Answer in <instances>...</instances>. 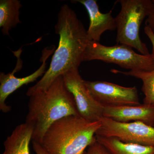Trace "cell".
Masks as SVG:
<instances>
[{"label": "cell", "mask_w": 154, "mask_h": 154, "mask_svg": "<svg viewBox=\"0 0 154 154\" xmlns=\"http://www.w3.org/2000/svg\"><path fill=\"white\" fill-rule=\"evenodd\" d=\"M153 126L154 127V125H153Z\"/></svg>", "instance_id": "cell-20"}, {"label": "cell", "mask_w": 154, "mask_h": 154, "mask_svg": "<svg viewBox=\"0 0 154 154\" xmlns=\"http://www.w3.org/2000/svg\"><path fill=\"white\" fill-rule=\"evenodd\" d=\"M33 130L32 126L26 122L16 126L4 142L5 150L2 154H30Z\"/></svg>", "instance_id": "cell-12"}, {"label": "cell", "mask_w": 154, "mask_h": 154, "mask_svg": "<svg viewBox=\"0 0 154 154\" xmlns=\"http://www.w3.org/2000/svg\"><path fill=\"white\" fill-rule=\"evenodd\" d=\"M101 121H90L80 116H66L53 123L40 144L49 154H84L96 140Z\"/></svg>", "instance_id": "cell-3"}, {"label": "cell", "mask_w": 154, "mask_h": 154, "mask_svg": "<svg viewBox=\"0 0 154 154\" xmlns=\"http://www.w3.org/2000/svg\"><path fill=\"white\" fill-rule=\"evenodd\" d=\"M67 88L74 98L80 116L90 121H99L103 117L104 106L89 93L79 69H73L63 75Z\"/></svg>", "instance_id": "cell-8"}, {"label": "cell", "mask_w": 154, "mask_h": 154, "mask_svg": "<svg viewBox=\"0 0 154 154\" xmlns=\"http://www.w3.org/2000/svg\"><path fill=\"white\" fill-rule=\"evenodd\" d=\"M153 7L152 11L147 17L145 22L146 26L149 27L154 33V0H152Z\"/></svg>", "instance_id": "cell-17"}, {"label": "cell", "mask_w": 154, "mask_h": 154, "mask_svg": "<svg viewBox=\"0 0 154 154\" xmlns=\"http://www.w3.org/2000/svg\"><path fill=\"white\" fill-rule=\"evenodd\" d=\"M96 138L110 154H154V147L125 143L115 137L96 135Z\"/></svg>", "instance_id": "cell-13"}, {"label": "cell", "mask_w": 154, "mask_h": 154, "mask_svg": "<svg viewBox=\"0 0 154 154\" xmlns=\"http://www.w3.org/2000/svg\"><path fill=\"white\" fill-rule=\"evenodd\" d=\"M33 150L36 154H49L39 143L32 141Z\"/></svg>", "instance_id": "cell-19"}, {"label": "cell", "mask_w": 154, "mask_h": 154, "mask_svg": "<svg viewBox=\"0 0 154 154\" xmlns=\"http://www.w3.org/2000/svg\"><path fill=\"white\" fill-rule=\"evenodd\" d=\"M22 6L19 0L0 1V28L4 35L10 36V30L21 23L19 10Z\"/></svg>", "instance_id": "cell-14"}, {"label": "cell", "mask_w": 154, "mask_h": 154, "mask_svg": "<svg viewBox=\"0 0 154 154\" xmlns=\"http://www.w3.org/2000/svg\"><path fill=\"white\" fill-rule=\"evenodd\" d=\"M93 98L103 106L140 105L136 87H125L105 81L84 80Z\"/></svg>", "instance_id": "cell-7"}, {"label": "cell", "mask_w": 154, "mask_h": 154, "mask_svg": "<svg viewBox=\"0 0 154 154\" xmlns=\"http://www.w3.org/2000/svg\"><path fill=\"white\" fill-rule=\"evenodd\" d=\"M103 117L120 122H139L151 126L154 124V105L104 106Z\"/></svg>", "instance_id": "cell-10"}, {"label": "cell", "mask_w": 154, "mask_h": 154, "mask_svg": "<svg viewBox=\"0 0 154 154\" xmlns=\"http://www.w3.org/2000/svg\"><path fill=\"white\" fill-rule=\"evenodd\" d=\"M94 60L115 64L130 70L149 71L154 69V60L151 54L143 55L137 53L132 48L124 44L107 46L99 42L88 41L83 61Z\"/></svg>", "instance_id": "cell-5"}, {"label": "cell", "mask_w": 154, "mask_h": 154, "mask_svg": "<svg viewBox=\"0 0 154 154\" xmlns=\"http://www.w3.org/2000/svg\"><path fill=\"white\" fill-rule=\"evenodd\" d=\"M59 42L49 68L36 85L26 93L30 96L47 90L56 79L70 70L78 68L82 62L88 40L87 30L72 9L68 5L61 7L55 26Z\"/></svg>", "instance_id": "cell-1"}, {"label": "cell", "mask_w": 154, "mask_h": 154, "mask_svg": "<svg viewBox=\"0 0 154 154\" xmlns=\"http://www.w3.org/2000/svg\"><path fill=\"white\" fill-rule=\"evenodd\" d=\"M54 51L45 48L42 51V57L40 61L42 63L41 66L33 73L26 77L17 78L14 75L16 72L19 71L22 67L21 60L18 59L15 69L11 72L8 74L0 73V110L3 113H7L11 110V106L6 104L8 97L17 89L24 85L33 82L39 77L42 76L46 72V61Z\"/></svg>", "instance_id": "cell-9"}, {"label": "cell", "mask_w": 154, "mask_h": 154, "mask_svg": "<svg viewBox=\"0 0 154 154\" xmlns=\"http://www.w3.org/2000/svg\"><path fill=\"white\" fill-rule=\"evenodd\" d=\"M25 122L33 128L32 141L41 143L46 131L54 122L69 116H80L74 98L63 75L47 90L30 96Z\"/></svg>", "instance_id": "cell-2"}, {"label": "cell", "mask_w": 154, "mask_h": 154, "mask_svg": "<svg viewBox=\"0 0 154 154\" xmlns=\"http://www.w3.org/2000/svg\"><path fill=\"white\" fill-rule=\"evenodd\" d=\"M144 30L145 33L151 42L152 46V53L151 54L154 60V33L150 28L147 26H145Z\"/></svg>", "instance_id": "cell-18"}, {"label": "cell", "mask_w": 154, "mask_h": 154, "mask_svg": "<svg viewBox=\"0 0 154 154\" xmlns=\"http://www.w3.org/2000/svg\"><path fill=\"white\" fill-rule=\"evenodd\" d=\"M84 154H110L109 152L102 144L97 140L94 141L88 147Z\"/></svg>", "instance_id": "cell-16"}, {"label": "cell", "mask_w": 154, "mask_h": 154, "mask_svg": "<svg viewBox=\"0 0 154 154\" xmlns=\"http://www.w3.org/2000/svg\"><path fill=\"white\" fill-rule=\"evenodd\" d=\"M110 72L140 79L143 83L142 91L144 95V104L154 105V69L149 71L130 70L126 72L112 69Z\"/></svg>", "instance_id": "cell-15"}, {"label": "cell", "mask_w": 154, "mask_h": 154, "mask_svg": "<svg viewBox=\"0 0 154 154\" xmlns=\"http://www.w3.org/2000/svg\"><path fill=\"white\" fill-rule=\"evenodd\" d=\"M96 135L115 137L122 141L154 147V127L139 122H120L103 117Z\"/></svg>", "instance_id": "cell-6"}, {"label": "cell", "mask_w": 154, "mask_h": 154, "mask_svg": "<svg viewBox=\"0 0 154 154\" xmlns=\"http://www.w3.org/2000/svg\"><path fill=\"white\" fill-rule=\"evenodd\" d=\"M85 6L90 17V25L87 30L89 41L99 42L102 34L107 30L116 29L115 18L112 16V11L102 14L99 11L96 0H78L74 1Z\"/></svg>", "instance_id": "cell-11"}, {"label": "cell", "mask_w": 154, "mask_h": 154, "mask_svg": "<svg viewBox=\"0 0 154 154\" xmlns=\"http://www.w3.org/2000/svg\"><path fill=\"white\" fill-rule=\"evenodd\" d=\"M121 10L116 17V42L134 48L143 55H149L146 45L141 40L140 30L144 19L148 17L153 3L151 0H118Z\"/></svg>", "instance_id": "cell-4"}]
</instances>
